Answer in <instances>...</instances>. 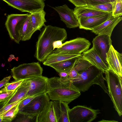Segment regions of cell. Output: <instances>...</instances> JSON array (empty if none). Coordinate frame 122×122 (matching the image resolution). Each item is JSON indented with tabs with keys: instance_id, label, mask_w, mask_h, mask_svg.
<instances>
[{
	"instance_id": "40",
	"label": "cell",
	"mask_w": 122,
	"mask_h": 122,
	"mask_svg": "<svg viewBox=\"0 0 122 122\" xmlns=\"http://www.w3.org/2000/svg\"><path fill=\"white\" fill-rule=\"evenodd\" d=\"M98 122H118V121H115L114 120H105L103 119L101 121H98Z\"/></svg>"
},
{
	"instance_id": "14",
	"label": "cell",
	"mask_w": 122,
	"mask_h": 122,
	"mask_svg": "<svg viewBox=\"0 0 122 122\" xmlns=\"http://www.w3.org/2000/svg\"><path fill=\"white\" fill-rule=\"evenodd\" d=\"M106 60L109 69L119 76H122V54L112 45L106 54Z\"/></svg>"
},
{
	"instance_id": "34",
	"label": "cell",
	"mask_w": 122,
	"mask_h": 122,
	"mask_svg": "<svg viewBox=\"0 0 122 122\" xmlns=\"http://www.w3.org/2000/svg\"><path fill=\"white\" fill-rule=\"evenodd\" d=\"M38 95L27 97L22 100L19 103L18 106L19 111H20L24 107L29 103L31 100Z\"/></svg>"
},
{
	"instance_id": "19",
	"label": "cell",
	"mask_w": 122,
	"mask_h": 122,
	"mask_svg": "<svg viewBox=\"0 0 122 122\" xmlns=\"http://www.w3.org/2000/svg\"><path fill=\"white\" fill-rule=\"evenodd\" d=\"M46 12L44 10L30 14L29 16L30 27L33 34L37 30H41V29L45 25L46 22L45 19Z\"/></svg>"
},
{
	"instance_id": "8",
	"label": "cell",
	"mask_w": 122,
	"mask_h": 122,
	"mask_svg": "<svg viewBox=\"0 0 122 122\" xmlns=\"http://www.w3.org/2000/svg\"><path fill=\"white\" fill-rule=\"evenodd\" d=\"M91 44L90 42L84 38H77L63 43L61 47L56 48L52 53L81 55L88 50Z\"/></svg>"
},
{
	"instance_id": "12",
	"label": "cell",
	"mask_w": 122,
	"mask_h": 122,
	"mask_svg": "<svg viewBox=\"0 0 122 122\" xmlns=\"http://www.w3.org/2000/svg\"><path fill=\"white\" fill-rule=\"evenodd\" d=\"M50 101L48 95L44 93L37 96L20 111L37 116Z\"/></svg>"
},
{
	"instance_id": "33",
	"label": "cell",
	"mask_w": 122,
	"mask_h": 122,
	"mask_svg": "<svg viewBox=\"0 0 122 122\" xmlns=\"http://www.w3.org/2000/svg\"><path fill=\"white\" fill-rule=\"evenodd\" d=\"M25 98L11 103L5 105L2 107L0 109V116L2 117L4 114L7 111L18 104Z\"/></svg>"
},
{
	"instance_id": "36",
	"label": "cell",
	"mask_w": 122,
	"mask_h": 122,
	"mask_svg": "<svg viewBox=\"0 0 122 122\" xmlns=\"http://www.w3.org/2000/svg\"><path fill=\"white\" fill-rule=\"evenodd\" d=\"M87 6H92L96 5L109 2L106 0H86Z\"/></svg>"
},
{
	"instance_id": "39",
	"label": "cell",
	"mask_w": 122,
	"mask_h": 122,
	"mask_svg": "<svg viewBox=\"0 0 122 122\" xmlns=\"http://www.w3.org/2000/svg\"><path fill=\"white\" fill-rule=\"evenodd\" d=\"M58 73L60 77L68 78V73L65 72L61 71L59 72Z\"/></svg>"
},
{
	"instance_id": "3",
	"label": "cell",
	"mask_w": 122,
	"mask_h": 122,
	"mask_svg": "<svg viewBox=\"0 0 122 122\" xmlns=\"http://www.w3.org/2000/svg\"><path fill=\"white\" fill-rule=\"evenodd\" d=\"M103 73V72L92 65L81 72L75 78L70 80L80 92H85L93 85L96 84L100 86L109 95L104 83Z\"/></svg>"
},
{
	"instance_id": "18",
	"label": "cell",
	"mask_w": 122,
	"mask_h": 122,
	"mask_svg": "<svg viewBox=\"0 0 122 122\" xmlns=\"http://www.w3.org/2000/svg\"><path fill=\"white\" fill-rule=\"evenodd\" d=\"M81 56L104 73L109 69L92 47L83 53Z\"/></svg>"
},
{
	"instance_id": "9",
	"label": "cell",
	"mask_w": 122,
	"mask_h": 122,
	"mask_svg": "<svg viewBox=\"0 0 122 122\" xmlns=\"http://www.w3.org/2000/svg\"><path fill=\"white\" fill-rule=\"evenodd\" d=\"M21 12L30 14L44 10L45 0H2Z\"/></svg>"
},
{
	"instance_id": "1",
	"label": "cell",
	"mask_w": 122,
	"mask_h": 122,
	"mask_svg": "<svg viewBox=\"0 0 122 122\" xmlns=\"http://www.w3.org/2000/svg\"><path fill=\"white\" fill-rule=\"evenodd\" d=\"M41 31L34 56L38 61L43 62L54 50L53 43L59 40L63 42L67 38V33L64 28L51 25H46Z\"/></svg>"
},
{
	"instance_id": "10",
	"label": "cell",
	"mask_w": 122,
	"mask_h": 122,
	"mask_svg": "<svg viewBox=\"0 0 122 122\" xmlns=\"http://www.w3.org/2000/svg\"><path fill=\"white\" fill-rule=\"evenodd\" d=\"M60 115L59 101H50L37 116L36 122H58Z\"/></svg>"
},
{
	"instance_id": "37",
	"label": "cell",
	"mask_w": 122,
	"mask_h": 122,
	"mask_svg": "<svg viewBox=\"0 0 122 122\" xmlns=\"http://www.w3.org/2000/svg\"><path fill=\"white\" fill-rule=\"evenodd\" d=\"M11 77V76H10L4 78L0 81V89L3 86H5L8 83Z\"/></svg>"
},
{
	"instance_id": "4",
	"label": "cell",
	"mask_w": 122,
	"mask_h": 122,
	"mask_svg": "<svg viewBox=\"0 0 122 122\" xmlns=\"http://www.w3.org/2000/svg\"><path fill=\"white\" fill-rule=\"evenodd\" d=\"M105 80L107 84L109 96L118 115H122V77L111 69L105 71Z\"/></svg>"
},
{
	"instance_id": "5",
	"label": "cell",
	"mask_w": 122,
	"mask_h": 122,
	"mask_svg": "<svg viewBox=\"0 0 122 122\" xmlns=\"http://www.w3.org/2000/svg\"><path fill=\"white\" fill-rule=\"evenodd\" d=\"M12 76L15 80L42 75L43 68L38 62L24 63L11 69Z\"/></svg>"
},
{
	"instance_id": "41",
	"label": "cell",
	"mask_w": 122,
	"mask_h": 122,
	"mask_svg": "<svg viewBox=\"0 0 122 122\" xmlns=\"http://www.w3.org/2000/svg\"><path fill=\"white\" fill-rule=\"evenodd\" d=\"M109 2H111L113 4L116 0H106Z\"/></svg>"
},
{
	"instance_id": "28",
	"label": "cell",
	"mask_w": 122,
	"mask_h": 122,
	"mask_svg": "<svg viewBox=\"0 0 122 122\" xmlns=\"http://www.w3.org/2000/svg\"><path fill=\"white\" fill-rule=\"evenodd\" d=\"M37 115L29 114L21 111H19L15 121L19 122H36Z\"/></svg>"
},
{
	"instance_id": "15",
	"label": "cell",
	"mask_w": 122,
	"mask_h": 122,
	"mask_svg": "<svg viewBox=\"0 0 122 122\" xmlns=\"http://www.w3.org/2000/svg\"><path fill=\"white\" fill-rule=\"evenodd\" d=\"M47 77L42 75L28 78L30 83L26 97L35 96L46 92Z\"/></svg>"
},
{
	"instance_id": "38",
	"label": "cell",
	"mask_w": 122,
	"mask_h": 122,
	"mask_svg": "<svg viewBox=\"0 0 122 122\" xmlns=\"http://www.w3.org/2000/svg\"><path fill=\"white\" fill-rule=\"evenodd\" d=\"M62 42V41L60 40L55 41L53 43L54 50L56 48H59L61 47L63 45Z\"/></svg>"
},
{
	"instance_id": "7",
	"label": "cell",
	"mask_w": 122,
	"mask_h": 122,
	"mask_svg": "<svg viewBox=\"0 0 122 122\" xmlns=\"http://www.w3.org/2000/svg\"><path fill=\"white\" fill-rule=\"evenodd\" d=\"M30 13L8 15L5 25L11 40L19 44L21 41L19 32L24 21Z\"/></svg>"
},
{
	"instance_id": "17",
	"label": "cell",
	"mask_w": 122,
	"mask_h": 122,
	"mask_svg": "<svg viewBox=\"0 0 122 122\" xmlns=\"http://www.w3.org/2000/svg\"><path fill=\"white\" fill-rule=\"evenodd\" d=\"M122 20L121 16L114 17L112 15L101 25L91 30V32L96 34H104L111 37L113 29Z\"/></svg>"
},
{
	"instance_id": "24",
	"label": "cell",
	"mask_w": 122,
	"mask_h": 122,
	"mask_svg": "<svg viewBox=\"0 0 122 122\" xmlns=\"http://www.w3.org/2000/svg\"><path fill=\"white\" fill-rule=\"evenodd\" d=\"M78 57L51 64L48 66L54 68L58 73L61 71L68 73L72 68Z\"/></svg>"
},
{
	"instance_id": "16",
	"label": "cell",
	"mask_w": 122,
	"mask_h": 122,
	"mask_svg": "<svg viewBox=\"0 0 122 122\" xmlns=\"http://www.w3.org/2000/svg\"><path fill=\"white\" fill-rule=\"evenodd\" d=\"M112 14V12H110L102 15L78 19L79 27L80 29L91 30L107 20Z\"/></svg>"
},
{
	"instance_id": "42",
	"label": "cell",
	"mask_w": 122,
	"mask_h": 122,
	"mask_svg": "<svg viewBox=\"0 0 122 122\" xmlns=\"http://www.w3.org/2000/svg\"><path fill=\"white\" fill-rule=\"evenodd\" d=\"M0 122H2V117L0 116Z\"/></svg>"
},
{
	"instance_id": "35",
	"label": "cell",
	"mask_w": 122,
	"mask_h": 122,
	"mask_svg": "<svg viewBox=\"0 0 122 122\" xmlns=\"http://www.w3.org/2000/svg\"><path fill=\"white\" fill-rule=\"evenodd\" d=\"M76 7L87 6L86 0H68Z\"/></svg>"
},
{
	"instance_id": "23",
	"label": "cell",
	"mask_w": 122,
	"mask_h": 122,
	"mask_svg": "<svg viewBox=\"0 0 122 122\" xmlns=\"http://www.w3.org/2000/svg\"><path fill=\"white\" fill-rule=\"evenodd\" d=\"M81 55L65 53H52L47 57L44 61L42 62L45 65L48 66L49 65L51 64L79 56Z\"/></svg>"
},
{
	"instance_id": "13",
	"label": "cell",
	"mask_w": 122,
	"mask_h": 122,
	"mask_svg": "<svg viewBox=\"0 0 122 122\" xmlns=\"http://www.w3.org/2000/svg\"><path fill=\"white\" fill-rule=\"evenodd\" d=\"M52 8L58 13L61 20L65 24L67 27L74 28L79 26L78 20L74 10L70 8L66 4Z\"/></svg>"
},
{
	"instance_id": "32",
	"label": "cell",
	"mask_w": 122,
	"mask_h": 122,
	"mask_svg": "<svg viewBox=\"0 0 122 122\" xmlns=\"http://www.w3.org/2000/svg\"><path fill=\"white\" fill-rule=\"evenodd\" d=\"M24 79L15 80L8 83L1 89L4 91H13L16 89L21 84Z\"/></svg>"
},
{
	"instance_id": "20",
	"label": "cell",
	"mask_w": 122,
	"mask_h": 122,
	"mask_svg": "<svg viewBox=\"0 0 122 122\" xmlns=\"http://www.w3.org/2000/svg\"><path fill=\"white\" fill-rule=\"evenodd\" d=\"M74 11L77 19L102 15L108 13L88 6L76 7Z\"/></svg>"
},
{
	"instance_id": "6",
	"label": "cell",
	"mask_w": 122,
	"mask_h": 122,
	"mask_svg": "<svg viewBox=\"0 0 122 122\" xmlns=\"http://www.w3.org/2000/svg\"><path fill=\"white\" fill-rule=\"evenodd\" d=\"M100 113L99 110L94 109L84 105H77L69 109V122H91Z\"/></svg>"
},
{
	"instance_id": "31",
	"label": "cell",
	"mask_w": 122,
	"mask_h": 122,
	"mask_svg": "<svg viewBox=\"0 0 122 122\" xmlns=\"http://www.w3.org/2000/svg\"><path fill=\"white\" fill-rule=\"evenodd\" d=\"M17 88L13 91H4L1 89L0 90V103L5 102L4 104L7 102L14 94Z\"/></svg>"
},
{
	"instance_id": "25",
	"label": "cell",
	"mask_w": 122,
	"mask_h": 122,
	"mask_svg": "<svg viewBox=\"0 0 122 122\" xmlns=\"http://www.w3.org/2000/svg\"><path fill=\"white\" fill-rule=\"evenodd\" d=\"M30 15L24 21L20 31V40L22 41L30 40L33 34L30 27Z\"/></svg>"
},
{
	"instance_id": "22",
	"label": "cell",
	"mask_w": 122,
	"mask_h": 122,
	"mask_svg": "<svg viewBox=\"0 0 122 122\" xmlns=\"http://www.w3.org/2000/svg\"><path fill=\"white\" fill-rule=\"evenodd\" d=\"M30 86L28 79H24L14 94L4 104V106L15 102L26 97Z\"/></svg>"
},
{
	"instance_id": "27",
	"label": "cell",
	"mask_w": 122,
	"mask_h": 122,
	"mask_svg": "<svg viewBox=\"0 0 122 122\" xmlns=\"http://www.w3.org/2000/svg\"><path fill=\"white\" fill-rule=\"evenodd\" d=\"M60 115L58 122H69L68 112L69 109L68 104L66 103L59 101Z\"/></svg>"
},
{
	"instance_id": "21",
	"label": "cell",
	"mask_w": 122,
	"mask_h": 122,
	"mask_svg": "<svg viewBox=\"0 0 122 122\" xmlns=\"http://www.w3.org/2000/svg\"><path fill=\"white\" fill-rule=\"evenodd\" d=\"M81 56L77 57L72 68L68 73V77L70 80L75 78L81 72L92 66Z\"/></svg>"
},
{
	"instance_id": "29",
	"label": "cell",
	"mask_w": 122,
	"mask_h": 122,
	"mask_svg": "<svg viewBox=\"0 0 122 122\" xmlns=\"http://www.w3.org/2000/svg\"><path fill=\"white\" fill-rule=\"evenodd\" d=\"M113 4L112 3L108 2L88 6L108 13H110L113 11Z\"/></svg>"
},
{
	"instance_id": "30",
	"label": "cell",
	"mask_w": 122,
	"mask_h": 122,
	"mask_svg": "<svg viewBox=\"0 0 122 122\" xmlns=\"http://www.w3.org/2000/svg\"><path fill=\"white\" fill-rule=\"evenodd\" d=\"M113 5L112 16L114 17L121 16L122 15V0H116Z\"/></svg>"
},
{
	"instance_id": "2",
	"label": "cell",
	"mask_w": 122,
	"mask_h": 122,
	"mask_svg": "<svg viewBox=\"0 0 122 122\" xmlns=\"http://www.w3.org/2000/svg\"><path fill=\"white\" fill-rule=\"evenodd\" d=\"M46 93L50 99L68 104L81 95L80 92L68 78L57 77L48 78Z\"/></svg>"
},
{
	"instance_id": "26",
	"label": "cell",
	"mask_w": 122,
	"mask_h": 122,
	"mask_svg": "<svg viewBox=\"0 0 122 122\" xmlns=\"http://www.w3.org/2000/svg\"><path fill=\"white\" fill-rule=\"evenodd\" d=\"M19 103L4 114L2 117V122H10L15 118L19 111Z\"/></svg>"
},
{
	"instance_id": "11",
	"label": "cell",
	"mask_w": 122,
	"mask_h": 122,
	"mask_svg": "<svg viewBox=\"0 0 122 122\" xmlns=\"http://www.w3.org/2000/svg\"><path fill=\"white\" fill-rule=\"evenodd\" d=\"M92 42L93 48L103 61L108 67L106 60V54L112 45V41L111 37L105 34L99 35L93 39Z\"/></svg>"
}]
</instances>
